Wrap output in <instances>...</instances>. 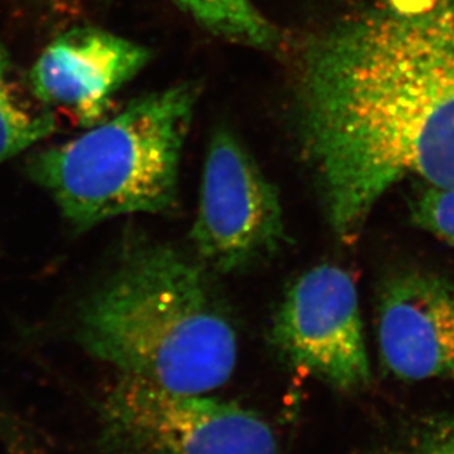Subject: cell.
<instances>
[{"label":"cell","instance_id":"obj_5","mask_svg":"<svg viewBox=\"0 0 454 454\" xmlns=\"http://www.w3.org/2000/svg\"><path fill=\"white\" fill-rule=\"evenodd\" d=\"M191 239L200 262L220 273L248 269L285 242L279 193L224 127L208 145Z\"/></svg>","mask_w":454,"mask_h":454},{"label":"cell","instance_id":"obj_2","mask_svg":"<svg viewBox=\"0 0 454 454\" xmlns=\"http://www.w3.org/2000/svg\"><path fill=\"white\" fill-rule=\"evenodd\" d=\"M77 335L121 375L176 393L231 380L238 338L202 262L170 245L133 247L86 300Z\"/></svg>","mask_w":454,"mask_h":454},{"label":"cell","instance_id":"obj_12","mask_svg":"<svg viewBox=\"0 0 454 454\" xmlns=\"http://www.w3.org/2000/svg\"><path fill=\"white\" fill-rule=\"evenodd\" d=\"M411 215L416 226L454 249V189L416 184Z\"/></svg>","mask_w":454,"mask_h":454},{"label":"cell","instance_id":"obj_6","mask_svg":"<svg viewBox=\"0 0 454 454\" xmlns=\"http://www.w3.org/2000/svg\"><path fill=\"white\" fill-rule=\"evenodd\" d=\"M271 344L298 371L340 391L372 382L360 298L348 271L320 264L300 276L280 301Z\"/></svg>","mask_w":454,"mask_h":454},{"label":"cell","instance_id":"obj_9","mask_svg":"<svg viewBox=\"0 0 454 454\" xmlns=\"http://www.w3.org/2000/svg\"><path fill=\"white\" fill-rule=\"evenodd\" d=\"M200 26L233 43L255 49H275L278 28L251 0H173Z\"/></svg>","mask_w":454,"mask_h":454},{"label":"cell","instance_id":"obj_10","mask_svg":"<svg viewBox=\"0 0 454 454\" xmlns=\"http://www.w3.org/2000/svg\"><path fill=\"white\" fill-rule=\"evenodd\" d=\"M11 70V57L0 43V164L46 139L57 129L52 111L27 108L17 97Z\"/></svg>","mask_w":454,"mask_h":454},{"label":"cell","instance_id":"obj_1","mask_svg":"<svg viewBox=\"0 0 454 454\" xmlns=\"http://www.w3.org/2000/svg\"><path fill=\"white\" fill-rule=\"evenodd\" d=\"M298 129L340 239L403 180L454 189V0H389L311 40Z\"/></svg>","mask_w":454,"mask_h":454},{"label":"cell","instance_id":"obj_8","mask_svg":"<svg viewBox=\"0 0 454 454\" xmlns=\"http://www.w3.org/2000/svg\"><path fill=\"white\" fill-rule=\"evenodd\" d=\"M144 44L97 27L67 31L48 44L30 71L42 104L62 108L84 127L106 120L115 93L148 66Z\"/></svg>","mask_w":454,"mask_h":454},{"label":"cell","instance_id":"obj_4","mask_svg":"<svg viewBox=\"0 0 454 454\" xmlns=\"http://www.w3.org/2000/svg\"><path fill=\"white\" fill-rule=\"evenodd\" d=\"M102 424L120 454H278L270 427L253 411L131 376L106 395Z\"/></svg>","mask_w":454,"mask_h":454},{"label":"cell","instance_id":"obj_3","mask_svg":"<svg viewBox=\"0 0 454 454\" xmlns=\"http://www.w3.org/2000/svg\"><path fill=\"white\" fill-rule=\"evenodd\" d=\"M197 101L192 83L137 98L84 135L33 155L28 175L80 231L120 215L168 213Z\"/></svg>","mask_w":454,"mask_h":454},{"label":"cell","instance_id":"obj_11","mask_svg":"<svg viewBox=\"0 0 454 454\" xmlns=\"http://www.w3.org/2000/svg\"><path fill=\"white\" fill-rule=\"evenodd\" d=\"M376 454H454V413L416 416Z\"/></svg>","mask_w":454,"mask_h":454},{"label":"cell","instance_id":"obj_7","mask_svg":"<svg viewBox=\"0 0 454 454\" xmlns=\"http://www.w3.org/2000/svg\"><path fill=\"white\" fill-rule=\"evenodd\" d=\"M376 342L388 375L406 382L454 380V284L406 269L388 276L376 297Z\"/></svg>","mask_w":454,"mask_h":454}]
</instances>
